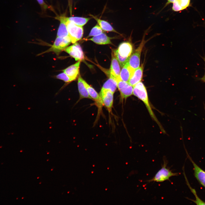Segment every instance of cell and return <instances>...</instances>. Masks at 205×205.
<instances>
[{
    "mask_svg": "<svg viewBox=\"0 0 205 205\" xmlns=\"http://www.w3.org/2000/svg\"><path fill=\"white\" fill-rule=\"evenodd\" d=\"M133 95L143 102L153 120L157 124L161 131L164 133H165V130L152 110L146 88L142 82H140L133 86Z\"/></svg>",
    "mask_w": 205,
    "mask_h": 205,
    "instance_id": "1",
    "label": "cell"
},
{
    "mask_svg": "<svg viewBox=\"0 0 205 205\" xmlns=\"http://www.w3.org/2000/svg\"><path fill=\"white\" fill-rule=\"evenodd\" d=\"M163 164L161 168L155 174L152 179L147 181L148 182H162L165 181L169 180L170 178L173 176H177L179 173H174L167 167L168 161L165 157H163Z\"/></svg>",
    "mask_w": 205,
    "mask_h": 205,
    "instance_id": "2",
    "label": "cell"
},
{
    "mask_svg": "<svg viewBox=\"0 0 205 205\" xmlns=\"http://www.w3.org/2000/svg\"><path fill=\"white\" fill-rule=\"evenodd\" d=\"M66 23L71 42L74 43L80 40L83 33L82 26H77L67 19Z\"/></svg>",
    "mask_w": 205,
    "mask_h": 205,
    "instance_id": "3",
    "label": "cell"
},
{
    "mask_svg": "<svg viewBox=\"0 0 205 205\" xmlns=\"http://www.w3.org/2000/svg\"><path fill=\"white\" fill-rule=\"evenodd\" d=\"M146 42L144 37L139 46L130 56L128 62L130 66L135 70L140 66V57L143 48Z\"/></svg>",
    "mask_w": 205,
    "mask_h": 205,
    "instance_id": "4",
    "label": "cell"
},
{
    "mask_svg": "<svg viewBox=\"0 0 205 205\" xmlns=\"http://www.w3.org/2000/svg\"><path fill=\"white\" fill-rule=\"evenodd\" d=\"M118 87L120 94L121 98L126 100L127 98L133 95V87L128 82L122 81L120 77L116 78Z\"/></svg>",
    "mask_w": 205,
    "mask_h": 205,
    "instance_id": "5",
    "label": "cell"
},
{
    "mask_svg": "<svg viewBox=\"0 0 205 205\" xmlns=\"http://www.w3.org/2000/svg\"><path fill=\"white\" fill-rule=\"evenodd\" d=\"M71 42V40L69 36L63 38L57 37L53 44L48 51L59 53L65 50Z\"/></svg>",
    "mask_w": 205,
    "mask_h": 205,
    "instance_id": "6",
    "label": "cell"
},
{
    "mask_svg": "<svg viewBox=\"0 0 205 205\" xmlns=\"http://www.w3.org/2000/svg\"><path fill=\"white\" fill-rule=\"evenodd\" d=\"M114 94L109 90L102 88H101L99 93L103 105L110 112L112 111L113 105Z\"/></svg>",
    "mask_w": 205,
    "mask_h": 205,
    "instance_id": "7",
    "label": "cell"
},
{
    "mask_svg": "<svg viewBox=\"0 0 205 205\" xmlns=\"http://www.w3.org/2000/svg\"><path fill=\"white\" fill-rule=\"evenodd\" d=\"M65 51L76 61H80L84 59V54L80 45L75 42L65 49Z\"/></svg>",
    "mask_w": 205,
    "mask_h": 205,
    "instance_id": "8",
    "label": "cell"
},
{
    "mask_svg": "<svg viewBox=\"0 0 205 205\" xmlns=\"http://www.w3.org/2000/svg\"><path fill=\"white\" fill-rule=\"evenodd\" d=\"M82 81L85 86L91 99L95 102L96 105L98 109V112L101 110L103 105L101 99L99 94L95 89L90 86L83 79Z\"/></svg>",
    "mask_w": 205,
    "mask_h": 205,
    "instance_id": "9",
    "label": "cell"
},
{
    "mask_svg": "<svg viewBox=\"0 0 205 205\" xmlns=\"http://www.w3.org/2000/svg\"><path fill=\"white\" fill-rule=\"evenodd\" d=\"M132 46L130 42H124L120 44L117 49L114 51L121 57L129 58L132 54Z\"/></svg>",
    "mask_w": 205,
    "mask_h": 205,
    "instance_id": "10",
    "label": "cell"
},
{
    "mask_svg": "<svg viewBox=\"0 0 205 205\" xmlns=\"http://www.w3.org/2000/svg\"><path fill=\"white\" fill-rule=\"evenodd\" d=\"M188 157L193 166L194 176L199 182L205 188V171L199 167L192 159L187 153Z\"/></svg>",
    "mask_w": 205,
    "mask_h": 205,
    "instance_id": "11",
    "label": "cell"
},
{
    "mask_svg": "<svg viewBox=\"0 0 205 205\" xmlns=\"http://www.w3.org/2000/svg\"><path fill=\"white\" fill-rule=\"evenodd\" d=\"M81 61H79L74 64L68 67L63 70L73 81L77 78L79 72V66Z\"/></svg>",
    "mask_w": 205,
    "mask_h": 205,
    "instance_id": "12",
    "label": "cell"
},
{
    "mask_svg": "<svg viewBox=\"0 0 205 205\" xmlns=\"http://www.w3.org/2000/svg\"><path fill=\"white\" fill-rule=\"evenodd\" d=\"M60 24L57 33V37L62 38L69 36L66 25V17L64 16L57 17Z\"/></svg>",
    "mask_w": 205,
    "mask_h": 205,
    "instance_id": "13",
    "label": "cell"
},
{
    "mask_svg": "<svg viewBox=\"0 0 205 205\" xmlns=\"http://www.w3.org/2000/svg\"><path fill=\"white\" fill-rule=\"evenodd\" d=\"M120 66L119 63L112 52L111 64L110 70V75L116 78L120 77Z\"/></svg>",
    "mask_w": 205,
    "mask_h": 205,
    "instance_id": "14",
    "label": "cell"
},
{
    "mask_svg": "<svg viewBox=\"0 0 205 205\" xmlns=\"http://www.w3.org/2000/svg\"><path fill=\"white\" fill-rule=\"evenodd\" d=\"M143 64H142L134 70L133 75L129 80L128 83L133 87L141 81L143 75Z\"/></svg>",
    "mask_w": 205,
    "mask_h": 205,
    "instance_id": "15",
    "label": "cell"
},
{
    "mask_svg": "<svg viewBox=\"0 0 205 205\" xmlns=\"http://www.w3.org/2000/svg\"><path fill=\"white\" fill-rule=\"evenodd\" d=\"M134 70L130 66L128 61L120 71V79L123 81L128 82Z\"/></svg>",
    "mask_w": 205,
    "mask_h": 205,
    "instance_id": "16",
    "label": "cell"
},
{
    "mask_svg": "<svg viewBox=\"0 0 205 205\" xmlns=\"http://www.w3.org/2000/svg\"><path fill=\"white\" fill-rule=\"evenodd\" d=\"M81 77L79 75L78 79V87L79 94V99L77 103L81 99L84 98L91 99L89 96L87 90L82 81Z\"/></svg>",
    "mask_w": 205,
    "mask_h": 205,
    "instance_id": "17",
    "label": "cell"
},
{
    "mask_svg": "<svg viewBox=\"0 0 205 205\" xmlns=\"http://www.w3.org/2000/svg\"><path fill=\"white\" fill-rule=\"evenodd\" d=\"M111 38L108 37L105 34L102 33L88 40L92 41L97 44L101 45L111 44Z\"/></svg>",
    "mask_w": 205,
    "mask_h": 205,
    "instance_id": "18",
    "label": "cell"
},
{
    "mask_svg": "<svg viewBox=\"0 0 205 205\" xmlns=\"http://www.w3.org/2000/svg\"><path fill=\"white\" fill-rule=\"evenodd\" d=\"M190 0H175L173 3L172 9L174 11L179 12L189 7Z\"/></svg>",
    "mask_w": 205,
    "mask_h": 205,
    "instance_id": "19",
    "label": "cell"
},
{
    "mask_svg": "<svg viewBox=\"0 0 205 205\" xmlns=\"http://www.w3.org/2000/svg\"><path fill=\"white\" fill-rule=\"evenodd\" d=\"M97 22L98 24L102 30L106 31L118 33L107 21L98 18L96 17L90 15Z\"/></svg>",
    "mask_w": 205,
    "mask_h": 205,
    "instance_id": "20",
    "label": "cell"
},
{
    "mask_svg": "<svg viewBox=\"0 0 205 205\" xmlns=\"http://www.w3.org/2000/svg\"><path fill=\"white\" fill-rule=\"evenodd\" d=\"M116 78L110 75L109 79L104 84L102 88L108 89L114 93L117 87Z\"/></svg>",
    "mask_w": 205,
    "mask_h": 205,
    "instance_id": "21",
    "label": "cell"
},
{
    "mask_svg": "<svg viewBox=\"0 0 205 205\" xmlns=\"http://www.w3.org/2000/svg\"><path fill=\"white\" fill-rule=\"evenodd\" d=\"M91 19V18L71 17H66V19L75 24L81 26L85 24Z\"/></svg>",
    "mask_w": 205,
    "mask_h": 205,
    "instance_id": "22",
    "label": "cell"
},
{
    "mask_svg": "<svg viewBox=\"0 0 205 205\" xmlns=\"http://www.w3.org/2000/svg\"><path fill=\"white\" fill-rule=\"evenodd\" d=\"M183 173L184 176L187 184L195 197V200L193 201L197 205H205V202L200 198L196 194V192L195 190L192 188L190 186L186 176L184 170L183 171Z\"/></svg>",
    "mask_w": 205,
    "mask_h": 205,
    "instance_id": "23",
    "label": "cell"
},
{
    "mask_svg": "<svg viewBox=\"0 0 205 205\" xmlns=\"http://www.w3.org/2000/svg\"><path fill=\"white\" fill-rule=\"evenodd\" d=\"M102 33V30L99 24H97L91 29L87 37L95 36Z\"/></svg>",
    "mask_w": 205,
    "mask_h": 205,
    "instance_id": "24",
    "label": "cell"
},
{
    "mask_svg": "<svg viewBox=\"0 0 205 205\" xmlns=\"http://www.w3.org/2000/svg\"><path fill=\"white\" fill-rule=\"evenodd\" d=\"M56 78L59 79L63 80L65 82L68 83L70 82L72 80L64 72H63L57 75Z\"/></svg>",
    "mask_w": 205,
    "mask_h": 205,
    "instance_id": "25",
    "label": "cell"
},
{
    "mask_svg": "<svg viewBox=\"0 0 205 205\" xmlns=\"http://www.w3.org/2000/svg\"><path fill=\"white\" fill-rule=\"evenodd\" d=\"M37 1L43 8L46 9L48 8V6L45 3L43 0H37Z\"/></svg>",
    "mask_w": 205,
    "mask_h": 205,
    "instance_id": "26",
    "label": "cell"
},
{
    "mask_svg": "<svg viewBox=\"0 0 205 205\" xmlns=\"http://www.w3.org/2000/svg\"><path fill=\"white\" fill-rule=\"evenodd\" d=\"M167 2L165 4L164 7H165L168 5H169L170 3H173L175 1V0H167Z\"/></svg>",
    "mask_w": 205,
    "mask_h": 205,
    "instance_id": "27",
    "label": "cell"
},
{
    "mask_svg": "<svg viewBox=\"0 0 205 205\" xmlns=\"http://www.w3.org/2000/svg\"><path fill=\"white\" fill-rule=\"evenodd\" d=\"M203 59L204 60V61L205 62V58H203ZM201 80L203 82H205V74H204V76L201 78Z\"/></svg>",
    "mask_w": 205,
    "mask_h": 205,
    "instance_id": "28",
    "label": "cell"
}]
</instances>
